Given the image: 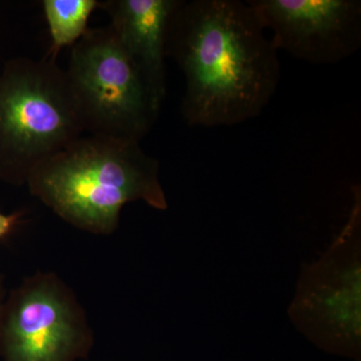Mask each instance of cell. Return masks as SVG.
<instances>
[{"label": "cell", "instance_id": "cell-1", "mask_svg": "<svg viewBox=\"0 0 361 361\" xmlns=\"http://www.w3.org/2000/svg\"><path fill=\"white\" fill-rule=\"evenodd\" d=\"M278 54L246 1L180 0L167 56L184 75L187 125L230 127L260 115L279 85Z\"/></svg>", "mask_w": 361, "mask_h": 361}, {"label": "cell", "instance_id": "cell-2", "mask_svg": "<svg viewBox=\"0 0 361 361\" xmlns=\"http://www.w3.org/2000/svg\"><path fill=\"white\" fill-rule=\"evenodd\" d=\"M159 169L140 142L89 135L39 166L26 186L65 222L106 236L118 229L130 202L167 210Z\"/></svg>", "mask_w": 361, "mask_h": 361}, {"label": "cell", "instance_id": "cell-3", "mask_svg": "<svg viewBox=\"0 0 361 361\" xmlns=\"http://www.w3.org/2000/svg\"><path fill=\"white\" fill-rule=\"evenodd\" d=\"M85 133L56 59H9L0 71V180L27 184L39 166Z\"/></svg>", "mask_w": 361, "mask_h": 361}, {"label": "cell", "instance_id": "cell-4", "mask_svg": "<svg viewBox=\"0 0 361 361\" xmlns=\"http://www.w3.org/2000/svg\"><path fill=\"white\" fill-rule=\"evenodd\" d=\"M66 73L90 135L140 142L155 125L161 104L110 25L73 45Z\"/></svg>", "mask_w": 361, "mask_h": 361}, {"label": "cell", "instance_id": "cell-5", "mask_svg": "<svg viewBox=\"0 0 361 361\" xmlns=\"http://www.w3.org/2000/svg\"><path fill=\"white\" fill-rule=\"evenodd\" d=\"M94 343L84 306L56 273L25 278L0 308L4 361L85 360Z\"/></svg>", "mask_w": 361, "mask_h": 361}, {"label": "cell", "instance_id": "cell-6", "mask_svg": "<svg viewBox=\"0 0 361 361\" xmlns=\"http://www.w3.org/2000/svg\"><path fill=\"white\" fill-rule=\"evenodd\" d=\"M278 51L336 65L361 47L360 0H246Z\"/></svg>", "mask_w": 361, "mask_h": 361}, {"label": "cell", "instance_id": "cell-7", "mask_svg": "<svg viewBox=\"0 0 361 361\" xmlns=\"http://www.w3.org/2000/svg\"><path fill=\"white\" fill-rule=\"evenodd\" d=\"M341 239L308 271L292 312L318 339L356 345L360 336V264L357 254L343 255Z\"/></svg>", "mask_w": 361, "mask_h": 361}, {"label": "cell", "instance_id": "cell-8", "mask_svg": "<svg viewBox=\"0 0 361 361\" xmlns=\"http://www.w3.org/2000/svg\"><path fill=\"white\" fill-rule=\"evenodd\" d=\"M180 0L99 1L111 18V27L141 71L157 99L167 94V42L171 21Z\"/></svg>", "mask_w": 361, "mask_h": 361}, {"label": "cell", "instance_id": "cell-9", "mask_svg": "<svg viewBox=\"0 0 361 361\" xmlns=\"http://www.w3.org/2000/svg\"><path fill=\"white\" fill-rule=\"evenodd\" d=\"M45 20L51 37L47 56L56 59L63 47L77 44L87 33L90 16L99 7L97 0H44Z\"/></svg>", "mask_w": 361, "mask_h": 361}, {"label": "cell", "instance_id": "cell-10", "mask_svg": "<svg viewBox=\"0 0 361 361\" xmlns=\"http://www.w3.org/2000/svg\"><path fill=\"white\" fill-rule=\"evenodd\" d=\"M20 214L4 215V214L0 213V239L13 230L14 226L20 220Z\"/></svg>", "mask_w": 361, "mask_h": 361}, {"label": "cell", "instance_id": "cell-11", "mask_svg": "<svg viewBox=\"0 0 361 361\" xmlns=\"http://www.w3.org/2000/svg\"><path fill=\"white\" fill-rule=\"evenodd\" d=\"M2 283H1V278H0V308H1L2 304H1V298H2Z\"/></svg>", "mask_w": 361, "mask_h": 361}]
</instances>
